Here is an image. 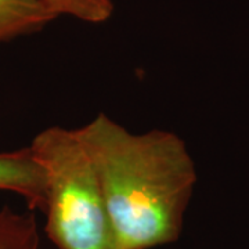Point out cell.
<instances>
[{
	"label": "cell",
	"instance_id": "3957f363",
	"mask_svg": "<svg viewBox=\"0 0 249 249\" xmlns=\"http://www.w3.org/2000/svg\"><path fill=\"white\" fill-rule=\"evenodd\" d=\"M0 190L24 196L31 209L42 211L45 202V173L29 147L0 152Z\"/></svg>",
	"mask_w": 249,
	"mask_h": 249
},
{
	"label": "cell",
	"instance_id": "277c9868",
	"mask_svg": "<svg viewBox=\"0 0 249 249\" xmlns=\"http://www.w3.org/2000/svg\"><path fill=\"white\" fill-rule=\"evenodd\" d=\"M55 18L45 0H0V42L36 32Z\"/></svg>",
	"mask_w": 249,
	"mask_h": 249
},
{
	"label": "cell",
	"instance_id": "5b68a950",
	"mask_svg": "<svg viewBox=\"0 0 249 249\" xmlns=\"http://www.w3.org/2000/svg\"><path fill=\"white\" fill-rule=\"evenodd\" d=\"M0 249H40V237L32 212L0 209Z\"/></svg>",
	"mask_w": 249,
	"mask_h": 249
},
{
	"label": "cell",
	"instance_id": "6da1fadb",
	"mask_svg": "<svg viewBox=\"0 0 249 249\" xmlns=\"http://www.w3.org/2000/svg\"><path fill=\"white\" fill-rule=\"evenodd\" d=\"M75 130L100 180L116 249L176 242L196 183L186 142L169 130L134 133L106 114Z\"/></svg>",
	"mask_w": 249,
	"mask_h": 249
},
{
	"label": "cell",
	"instance_id": "7a4b0ae2",
	"mask_svg": "<svg viewBox=\"0 0 249 249\" xmlns=\"http://www.w3.org/2000/svg\"><path fill=\"white\" fill-rule=\"evenodd\" d=\"M29 150L45 173V231L58 249H116L96 169L76 130L52 126Z\"/></svg>",
	"mask_w": 249,
	"mask_h": 249
},
{
	"label": "cell",
	"instance_id": "8992f818",
	"mask_svg": "<svg viewBox=\"0 0 249 249\" xmlns=\"http://www.w3.org/2000/svg\"><path fill=\"white\" fill-rule=\"evenodd\" d=\"M49 7L60 16L73 17L89 24H103L114 13L112 0H45Z\"/></svg>",
	"mask_w": 249,
	"mask_h": 249
}]
</instances>
